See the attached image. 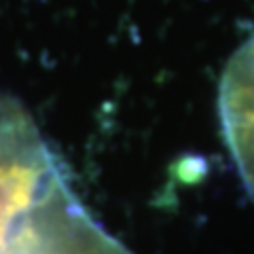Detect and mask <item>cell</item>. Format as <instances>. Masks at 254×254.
Returning a JSON list of instances; mask_svg holds the SVG:
<instances>
[{
  "instance_id": "1",
  "label": "cell",
  "mask_w": 254,
  "mask_h": 254,
  "mask_svg": "<svg viewBox=\"0 0 254 254\" xmlns=\"http://www.w3.org/2000/svg\"><path fill=\"white\" fill-rule=\"evenodd\" d=\"M68 180L66 168L34 119L15 98L0 93V254Z\"/></svg>"
},
{
  "instance_id": "2",
  "label": "cell",
  "mask_w": 254,
  "mask_h": 254,
  "mask_svg": "<svg viewBox=\"0 0 254 254\" xmlns=\"http://www.w3.org/2000/svg\"><path fill=\"white\" fill-rule=\"evenodd\" d=\"M9 254H133L81 203L66 182L47 199Z\"/></svg>"
},
{
  "instance_id": "3",
  "label": "cell",
  "mask_w": 254,
  "mask_h": 254,
  "mask_svg": "<svg viewBox=\"0 0 254 254\" xmlns=\"http://www.w3.org/2000/svg\"><path fill=\"white\" fill-rule=\"evenodd\" d=\"M222 136L254 201V34L227 62L218 85Z\"/></svg>"
}]
</instances>
